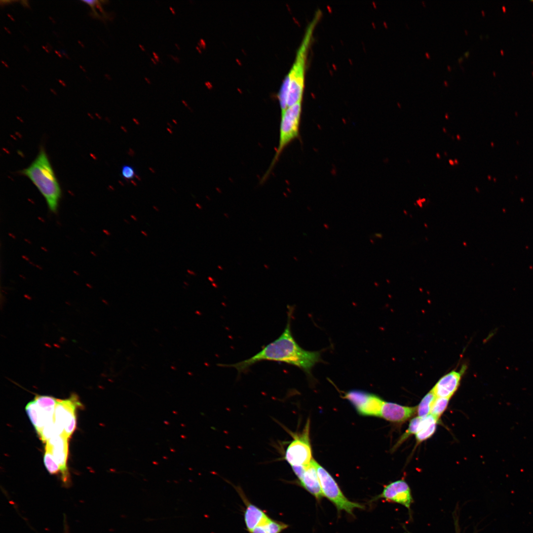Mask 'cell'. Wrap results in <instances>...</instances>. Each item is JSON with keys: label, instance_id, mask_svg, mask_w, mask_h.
I'll list each match as a JSON object with an SVG mask.
<instances>
[{"label": "cell", "instance_id": "e575fe53", "mask_svg": "<svg viewBox=\"0 0 533 533\" xmlns=\"http://www.w3.org/2000/svg\"><path fill=\"white\" fill-rule=\"evenodd\" d=\"M169 9H170V10H171V11H172V13H173V14H175V10H174V9H173V8H172V7H169Z\"/></svg>", "mask_w": 533, "mask_h": 533}, {"label": "cell", "instance_id": "7a4b0ae2", "mask_svg": "<svg viewBox=\"0 0 533 533\" xmlns=\"http://www.w3.org/2000/svg\"><path fill=\"white\" fill-rule=\"evenodd\" d=\"M36 186L44 198L49 209L56 213L61 190L48 156L41 148L35 160L21 171Z\"/></svg>", "mask_w": 533, "mask_h": 533}, {"label": "cell", "instance_id": "f1b7e54d", "mask_svg": "<svg viewBox=\"0 0 533 533\" xmlns=\"http://www.w3.org/2000/svg\"><path fill=\"white\" fill-rule=\"evenodd\" d=\"M187 272L189 274H190V275H196L194 271H192V270H190L189 269H187Z\"/></svg>", "mask_w": 533, "mask_h": 533}, {"label": "cell", "instance_id": "4dcf8cb0", "mask_svg": "<svg viewBox=\"0 0 533 533\" xmlns=\"http://www.w3.org/2000/svg\"><path fill=\"white\" fill-rule=\"evenodd\" d=\"M464 56H465L466 57H468L469 56V51H467L465 52L464 53Z\"/></svg>", "mask_w": 533, "mask_h": 533}, {"label": "cell", "instance_id": "f5cc1de1", "mask_svg": "<svg viewBox=\"0 0 533 533\" xmlns=\"http://www.w3.org/2000/svg\"><path fill=\"white\" fill-rule=\"evenodd\" d=\"M184 284H185V285H187V286H188V285H189L188 283H187V282H186V281H184Z\"/></svg>", "mask_w": 533, "mask_h": 533}, {"label": "cell", "instance_id": "d590c367", "mask_svg": "<svg viewBox=\"0 0 533 533\" xmlns=\"http://www.w3.org/2000/svg\"><path fill=\"white\" fill-rule=\"evenodd\" d=\"M139 47L143 51H145V48L143 45L139 44Z\"/></svg>", "mask_w": 533, "mask_h": 533}, {"label": "cell", "instance_id": "60d3db41", "mask_svg": "<svg viewBox=\"0 0 533 533\" xmlns=\"http://www.w3.org/2000/svg\"><path fill=\"white\" fill-rule=\"evenodd\" d=\"M444 84L446 86H448V83L446 80L444 81Z\"/></svg>", "mask_w": 533, "mask_h": 533}, {"label": "cell", "instance_id": "4fadbf2b", "mask_svg": "<svg viewBox=\"0 0 533 533\" xmlns=\"http://www.w3.org/2000/svg\"><path fill=\"white\" fill-rule=\"evenodd\" d=\"M461 376V372L453 371L443 376L432 390L437 397L450 398L457 390Z\"/></svg>", "mask_w": 533, "mask_h": 533}, {"label": "cell", "instance_id": "484cf974", "mask_svg": "<svg viewBox=\"0 0 533 533\" xmlns=\"http://www.w3.org/2000/svg\"><path fill=\"white\" fill-rule=\"evenodd\" d=\"M20 2L24 7L30 8V6L28 4L27 0H21Z\"/></svg>", "mask_w": 533, "mask_h": 533}, {"label": "cell", "instance_id": "3957f363", "mask_svg": "<svg viewBox=\"0 0 533 533\" xmlns=\"http://www.w3.org/2000/svg\"><path fill=\"white\" fill-rule=\"evenodd\" d=\"M321 15V12L320 10L316 11L312 20L308 23L303 38L297 51L295 61L287 74L290 78L287 101V108L299 102H302L308 50L314 30Z\"/></svg>", "mask_w": 533, "mask_h": 533}, {"label": "cell", "instance_id": "44dd1931", "mask_svg": "<svg viewBox=\"0 0 533 533\" xmlns=\"http://www.w3.org/2000/svg\"><path fill=\"white\" fill-rule=\"evenodd\" d=\"M290 78L288 75L285 77L281 85L278 97L281 108V113L287 108V101L289 92Z\"/></svg>", "mask_w": 533, "mask_h": 533}, {"label": "cell", "instance_id": "f546056e", "mask_svg": "<svg viewBox=\"0 0 533 533\" xmlns=\"http://www.w3.org/2000/svg\"><path fill=\"white\" fill-rule=\"evenodd\" d=\"M59 52L60 53H61L62 55L65 56L67 58V57L68 58V57L67 55L66 54V53L65 52V51L64 50L60 49V51H59Z\"/></svg>", "mask_w": 533, "mask_h": 533}, {"label": "cell", "instance_id": "8992f818", "mask_svg": "<svg viewBox=\"0 0 533 533\" xmlns=\"http://www.w3.org/2000/svg\"><path fill=\"white\" fill-rule=\"evenodd\" d=\"M309 430L310 421L308 419L302 431L291 433L293 439L287 447L284 457L291 467L306 466L313 459Z\"/></svg>", "mask_w": 533, "mask_h": 533}, {"label": "cell", "instance_id": "83f0119b", "mask_svg": "<svg viewBox=\"0 0 533 533\" xmlns=\"http://www.w3.org/2000/svg\"><path fill=\"white\" fill-rule=\"evenodd\" d=\"M152 54H153V56L154 59H155V60H156V61H157V62H159V57H158V56L157 55V54H156V53L155 52H152Z\"/></svg>", "mask_w": 533, "mask_h": 533}, {"label": "cell", "instance_id": "db71d44e", "mask_svg": "<svg viewBox=\"0 0 533 533\" xmlns=\"http://www.w3.org/2000/svg\"><path fill=\"white\" fill-rule=\"evenodd\" d=\"M421 2H422V3H423V5H424V6H426V5H425V2H424V1L423 0H421Z\"/></svg>", "mask_w": 533, "mask_h": 533}, {"label": "cell", "instance_id": "74e56055", "mask_svg": "<svg viewBox=\"0 0 533 533\" xmlns=\"http://www.w3.org/2000/svg\"><path fill=\"white\" fill-rule=\"evenodd\" d=\"M425 56H426V57H427L428 58H430V55H429V53H428V52H426L425 53Z\"/></svg>", "mask_w": 533, "mask_h": 533}, {"label": "cell", "instance_id": "7dc6e473", "mask_svg": "<svg viewBox=\"0 0 533 533\" xmlns=\"http://www.w3.org/2000/svg\"><path fill=\"white\" fill-rule=\"evenodd\" d=\"M123 221L128 224H130L129 222H128L127 220L124 219Z\"/></svg>", "mask_w": 533, "mask_h": 533}, {"label": "cell", "instance_id": "ee69618b", "mask_svg": "<svg viewBox=\"0 0 533 533\" xmlns=\"http://www.w3.org/2000/svg\"><path fill=\"white\" fill-rule=\"evenodd\" d=\"M457 140H460V135L459 134H457Z\"/></svg>", "mask_w": 533, "mask_h": 533}, {"label": "cell", "instance_id": "277c9868", "mask_svg": "<svg viewBox=\"0 0 533 533\" xmlns=\"http://www.w3.org/2000/svg\"><path fill=\"white\" fill-rule=\"evenodd\" d=\"M301 113L302 102L287 108L281 113L277 147L269 168L262 181H265L269 176L285 148L299 137Z\"/></svg>", "mask_w": 533, "mask_h": 533}, {"label": "cell", "instance_id": "ab89813d", "mask_svg": "<svg viewBox=\"0 0 533 533\" xmlns=\"http://www.w3.org/2000/svg\"><path fill=\"white\" fill-rule=\"evenodd\" d=\"M58 81H59V82H60V83H61V84H62V85H63V86H66V84H65L64 83V82H63V81H62V80H61L59 79V80H58Z\"/></svg>", "mask_w": 533, "mask_h": 533}, {"label": "cell", "instance_id": "ac0fdd59", "mask_svg": "<svg viewBox=\"0 0 533 533\" xmlns=\"http://www.w3.org/2000/svg\"><path fill=\"white\" fill-rule=\"evenodd\" d=\"M258 526H260L265 533H281L288 527L287 524L275 520L270 517Z\"/></svg>", "mask_w": 533, "mask_h": 533}, {"label": "cell", "instance_id": "f907efd6", "mask_svg": "<svg viewBox=\"0 0 533 533\" xmlns=\"http://www.w3.org/2000/svg\"><path fill=\"white\" fill-rule=\"evenodd\" d=\"M1 62H2V64H4V65H5V66H6V67H7V68H8V66H7V65H6V64H5V63H4V62H3V61H1Z\"/></svg>", "mask_w": 533, "mask_h": 533}, {"label": "cell", "instance_id": "9c48e42d", "mask_svg": "<svg viewBox=\"0 0 533 533\" xmlns=\"http://www.w3.org/2000/svg\"><path fill=\"white\" fill-rule=\"evenodd\" d=\"M68 438L65 434L56 435L45 442V447L50 450L59 465L64 483H67L69 478L67 468Z\"/></svg>", "mask_w": 533, "mask_h": 533}, {"label": "cell", "instance_id": "5b68a950", "mask_svg": "<svg viewBox=\"0 0 533 533\" xmlns=\"http://www.w3.org/2000/svg\"><path fill=\"white\" fill-rule=\"evenodd\" d=\"M315 466L323 496L332 502L339 512L344 511L350 515H353L355 508H364L362 504L348 500L333 477L316 461Z\"/></svg>", "mask_w": 533, "mask_h": 533}, {"label": "cell", "instance_id": "1f68e13d", "mask_svg": "<svg viewBox=\"0 0 533 533\" xmlns=\"http://www.w3.org/2000/svg\"><path fill=\"white\" fill-rule=\"evenodd\" d=\"M130 217H131V218H132V219H133V220H134L135 221H137V218H136V217H135V216L134 215H130Z\"/></svg>", "mask_w": 533, "mask_h": 533}, {"label": "cell", "instance_id": "ffe728a7", "mask_svg": "<svg viewBox=\"0 0 533 533\" xmlns=\"http://www.w3.org/2000/svg\"><path fill=\"white\" fill-rule=\"evenodd\" d=\"M450 399V398H448L436 397L432 405L430 414L439 419L440 416L447 408Z\"/></svg>", "mask_w": 533, "mask_h": 533}, {"label": "cell", "instance_id": "d4e9b609", "mask_svg": "<svg viewBox=\"0 0 533 533\" xmlns=\"http://www.w3.org/2000/svg\"><path fill=\"white\" fill-rule=\"evenodd\" d=\"M81 1H82V2H85L86 3L89 5L90 6V7H91V8L92 9L94 12L95 13V15H98V13L95 11V10L94 9V6L99 2L98 0H81Z\"/></svg>", "mask_w": 533, "mask_h": 533}, {"label": "cell", "instance_id": "2e32d148", "mask_svg": "<svg viewBox=\"0 0 533 533\" xmlns=\"http://www.w3.org/2000/svg\"><path fill=\"white\" fill-rule=\"evenodd\" d=\"M436 397L432 390L424 396L417 407L419 417L424 418L430 414L432 405Z\"/></svg>", "mask_w": 533, "mask_h": 533}, {"label": "cell", "instance_id": "7c38bea8", "mask_svg": "<svg viewBox=\"0 0 533 533\" xmlns=\"http://www.w3.org/2000/svg\"><path fill=\"white\" fill-rule=\"evenodd\" d=\"M237 491L246 506L244 522L246 529L250 533L257 526L266 522L269 517L264 510L248 501L240 489L237 488Z\"/></svg>", "mask_w": 533, "mask_h": 533}, {"label": "cell", "instance_id": "b9f144b4", "mask_svg": "<svg viewBox=\"0 0 533 533\" xmlns=\"http://www.w3.org/2000/svg\"><path fill=\"white\" fill-rule=\"evenodd\" d=\"M145 79L146 80V81H147L148 82V83H151V81H150V80L148 78L145 77Z\"/></svg>", "mask_w": 533, "mask_h": 533}, {"label": "cell", "instance_id": "c3c4849f", "mask_svg": "<svg viewBox=\"0 0 533 533\" xmlns=\"http://www.w3.org/2000/svg\"><path fill=\"white\" fill-rule=\"evenodd\" d=\"M7 16L9 17L12 21H14L13 18L9 14H7Z\"/></svg>", "mask_w": 533, "mask_h": 533}, {"label": "cell", "instance_id": "ba28073f", "mask_svg": "<svg viewBox=\"0 0 533 533\" xmlns=\"http://www.w3.org/2000/svg\"><path fill=\"white\" fill-rule=\"evenodd\" d=\"M344 398L349 401L360 415L379 417L384 401L379 396L360 390H351L345 394Z\"/></svg>", "mask_w": 533, "mask_h": 533}, {"label": "cell", "instance_id": "680465c9", "mask_svg": "<svg viewBox=\"0 0 533 533\" xmlns=\"http://www.w3.org/2000/svg\"><path fill=\"white\" fill-rule=\"evenodd\" d=\"M464 32H465V33H466V35H467V34H468V33H467V30H464Z\"/></svg>", "mask_w": 533, "mask_h": 533}, {"label": "cell", "instance_id": "4316f807", "mask_svg": "<svg viewBox=\"0 0 533 533\" xmlns=\"http://www.w3.org/2000/svg\"><path fill=\"white\" fill-rule=\"evenodd\" d=\"M13 1H13V0H0V4L2 5V4H8V3L12 2Z\"/></svg>", "mask_w": 533, "mask_h": 533}, {"label": "cell", "instance_id": "7402d4cb", "mask_svg": "<svg viewBox=\"0 0 533 533\" xmlns=\"http://www.w3.org/2000/svg\"><path fill=\"white\" fill-rule=\"evenodd\" d=\"M43 459L44 465L50 474H56L60 471L59 465L56 461L52 454L46 448H45Z\"/></svg>", "mask_w": 533, "mask_h": 533}, {"label": "cell", "instance_id": "603a6c76", "mask_svg": "<svg viewBox=\"0 0 533 533\" xmlns=\"http://www.w3.org/2000/svg\"><path fill=\"white\" fill-rule=\"evenodd\" d=\"M34 400L40 408L55 407L57 402V399L46 395H36Z\"/></svg>", "mask_w": 533, "mask_h": 533}, {"label": "cell", "instance_id": "5bb4252c", "mask_svg": "<svg viewBox=\"0 0 533 533\" xmlns=\"http://www.w3.org/2000/svg\"><path fill=\"white\" fill-rule=\"evenodd\" d=\"M316 461L312 459L307 465L302 477L298 479L300 485L313 495L317 500L323 496L315 466Z\"/></svg>", "mask_w": 533, "mask_h": 533}, {"label": "cell", "instance_id": "bcb514c9", "mask_svg": "<svg viewBox=\"0 0 533 533\" xmlns=\"http://www.w3.org/2000/svg\"><path fill=\"white\" fill-rule=\"evenodd\" d=\"M454 163H455V164H458V160H457V159H455V160H454Z\"/></svg>", "mask_w": 533, "mask_h": 533}, {"label": "cell", "instance_id": "cb8c5ba5", "mask_svg": "<svg viewBox=\"0 0 533 533\" xmlns=\"http://www.w3.org/2000/svg\"><path fill=\"white\" fill-rule=\"evenodd\" d=\"M121 174L122 178L126 180H129L135 178L136 171L133 166L130 165L125 164L122 166Z\"/></svg>", "mask_w": 533, "mask_h": 533}, {"label": "cell", "instance_id": "9f6ffc18", "mask_svg": "<svg viewBox=\"0 0 533 533\" xmlns=\"http://www.w3.org/2000/svg\"><path fill=\"white\" fill-rule=\"evenodd\" d=\"M4 28L6 30V31H7V32L10 34V32H9V31L6 28V27H4Z\"/></svg>", "mask_w": 533, "mask_h": 533}, {"label": "cell", "instance_id": "d6986e66", "mask_svg": "<svg viewBox=\"0 0 533 533\" xmlns=\"http://www.w3.org/2000/svg\"><path fill=\"white\" fill-rule=\"evenodd\" d=\"M25 409L30 419L37 430L39 424L40 415L38 407L35 400L29 402Z\"/></svg>", "mask_w": 533, "mask_h": 533}, {"label": "cell", "instance_id": "6f0895ef", "mask_svg": "<svg viewBox=\"0 0 533 533\" xmlns=\"http://www.w3.org/2000/svg\"><path fill=\"white\" fill-rule=\"evenodd\" d=\"M443 131L444 132H446V129H445V128L444 127L443 128Z\"/></svg>", "mask_w": 533, "mask_h": 533}, {"label": "cell", "instance_id": "681fc988", "mask_svg": "<svg viewBox=\"0 0 533 533\" xmlns=\"http://www.w3.org/2000/svg\"><path fill=\"white\" fill-rule=\"evenodd\" d=\"M445 117H446V119H448V118H449V116H448V114H445Z\"/></svg>", "mask_w": 533, "mask_h": 533}, {"label": "cell", "instance_id": "7bdbcfd3", "mask_svg": "<svg viewBox=\"0 0 533 533\" xmlns=\"http://www.w3.org/2000/svg\"><path fill=\"white\" fill-rule=\"evenodd\" d=\"M151 60H152V62H153V63L154 64H156V61H155V59H153L152 58V59H151Z\"/></svg>", "mask_w": 533, "mask_h": 533}, {"label": "cell", "instance_id": "d6a6232c", "mask_svg": "<svg viewBox=\"0 0 533 533\" xmlns=\"http://www.w3.org/2000/svg\"><path fill=\"white\" fill-rule=\"evenodd\" d=\"M141 233H142V234H143V235H144L145 236H146V237H147V236H148V234H147V233L146 232H145V231H144V230H141Z\"/></svg>", "mask_w": 533, "mask_h": 533}, {"label": "cell", "instance_id": "9a60e30c", "mask_svg": "<svg viewBox=\"0 0 533 533\" xmlns=\"http://www.w3.org/2000/svg\"><path fill=\"white\" fill-rule=\"evenodd\" d=\"M438 419L431 414L422 418L418 431L415 434L417 443L430 438L435 432Z\"/></svg>", "mask_w": 533, "mask_h": 533}, {"label": "cell", "instance_id": "6da1fadb", "mask_svg": "<svg viewBox=\"0 0 533 533\" xmlns=\"http://www.w3.org/2000/svg\"><path fill=\"white\" fill-rule=\"evenodd\" d=\"M293 312V308L289 307L286 325L282 333L257 354L236 363L220 366L234 368L239 375L245 373L252 366L259 362L276 361L296 366L311 376L312 368L321 361L320 352L305 350L296 342L291 330Z\"/></svg>", "mask_w": 533, "mask_h": 533}, {"label": "cell", "instance_id": "8fae6325", "mask_svg": "<svg viewBox=\"0 0 533 533\" xmlns=\"http://www.w3.org/2000/svg\"><path fill=\"white\" fill-rule=\"evenodd\" d=\"M417 411V407L404 406L384 401L379 417L392 422L400 423L413 417Z\"/></svg>", "mask_w": 533, "mask_h": 533}, {"label": "cell", "instance_id": "f6af8a7d", "mask_svg": "<svg viewBox=\"0 0 533 533\" xmlns=\"http://www.w3.org/2000/svg\"><path fill=\"white\" fill-rule=\"evenodd\" d=\"M436 156H437V157L438 158H440V154L439 153H436Z\"/></svg>", "mask_w": 533, "mask_h": 533}, {"label": "cell", "instance_id": "91938a15", "mask_svg": "<svg viewBox=\"0 0 533 533\" xmlns=\"http://www.w3.org/2000/svg\"><path fill=\"white\" fill-rule=\"evenodd\" d=\"M484 11L483 10H482V14H483V15H484V14H484Z\"/></svg>", "mask_w": 533, "mask_h": 533}, {"label": "cell", "instance_id": "e0dca14e", "mask_svg": "<svg viewBox=\"0 0 533 533\" xmlns=\"http://www.w3.org/2000/svg\"><path fill=\"white\" fill-rule=\"evenodd\" d=\"M422 418L419 416L413 418L410 422L408 428L406 432L400 437L396 444L393 447V450L397 448L411 435L416 434L418 431Z\"/></svg>", "mask_w": 533, "mask_h": 533}, {"label": "cell", "instance_id": "f35d334b", "mask_svg": "<svg viewBox=\"0 0 533 533\" xmlns=\"http://www.w3.org/2000/svg\"><path fill=\"white\" fill-rule=\"evenodd\" d=\"M103 231L108 235H109L111 234V233L108 230H104Z\"/></svg>", "mask_w": 533, "mask_h": 533}, {"label": "cell", "instance_id": "52a82bcc", "mask_svg": "<svg viewBox=\"0 0 533 533\" xmlns=\"http://www.w3.org/2000/svg\"><path fill=\"white\" fill-rule=\"evenodd\" d=\"M80 406L81 404L76 394H72L70 398L64 400L57 399L54 421L61 433H65L68 438L76 429V410L77 407Z\"/></svg>", "mask_w": 533, "mask_h": 533}, {"label": "cell", "instance_id": "30bf717a", "mask_svg": "<svg viewBox=\"0 0 533 533\" xmlns=\"http://www.w3.org/2000/svg\"><path fill=\"white\" fill-rule=\"evenodd\" d=\"M376 498H383L391 502L400 503L410 508L412 497L410 488L403 480H397L386 485L382 492Z\"/></svg>", "mask_w": 533, "mask_h": 533}, {"label": "cell", "instance_id": "816d5d0a", "mask_svg": "<svg viewBox=\"0 0 533 533\" xmlns=\"http://www.w3.org/2000/svg\"><path fill=\"white\" fill-rule=\"evenodd\" d=\"M447 68H448V70H449V71H451V67H450V66L449 65H448V66H447Z\"/></svg>", "mask_w": 533, "mask_h": 533}, {"label": "cell", "instance_id": "836d02e7", "mask_svg": "<svg viewBox=\"0 0 533 533\" xmlns=\"http://www.w3.org/2000/svg\"><path fill=\"white\" fill-rule=\"evenodd\" d=\"M449 162L451 165H454L455 164L454 161H453L452 159H449Z\"/></svg>", "mask_w": 533, "mask_h": 533}, {"label": "cell", "instance_id": "8d00e7d4", "mask_svg": "<svg viewBox=\"0 0 533 533\" xmlns=\"http://www.w3.org/2000/svg\"><path fill=\"white\" fill-rule=\"evenodd\" d=\"M457 60H458V62H459V63H461V62L463 61V57H462V56H461V57H459V58H458V59H457Z\"/></svg>", "mask_w": 533, "mask_h": 533}, {"label": "cell", "instance_id": "11a10c76", "mask_svg": "<svg viewBox=\"0 0 533 533\" xmlns=\"http://www.w3.org/2000/svg\"><path fill=\"white\" fill-rule=\"evenodd\" d=\"M79 67H80V68H81V69H82V70H83V71H84V72H85V70H84V69H83V68H82V67H81V66H79Z\"/></svg>", "mask_w": 533, "mask_h": 533}]
</instances>
